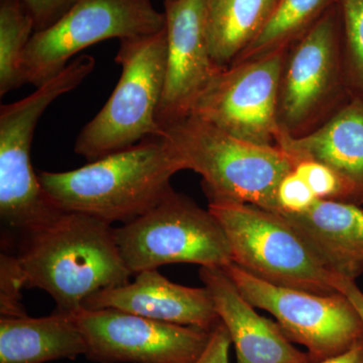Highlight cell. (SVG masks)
<instances>
[{
  "label": "cell",
  "instance_id": "7",
  "mask_svg": "<svg viewBox=\"0 0 363 363\" xmlns=\"http://www.w3.org/2000/svg\"><path fill=\"white\" fill-rule=\"evenodd\" d=\"M340 9L331 6L285 52L278 93L281 135L316 130L351 99L342 55Z\"/></svg>",
  "mask_w": 363,
  "mask_h": 363
},
{
  "label": "cell",
  "instance_id": "24",
  "mask_svg": "<svg viewBox=\"0 0 363 363\" xmlns=\"http://www.w3.org/2000/svg\"><path fill=\"white\" fill-rule=\"evenodd\" d=\"M294 172L307 183L317 199L346 202L342 182L325 164L314 161H300L296 164Z\"/></svg>",
  "mask_w": 363,
  "mask_h": 363
},
{
  "label": "cell",
  "instance_id": "18",
  "mask_svg": "<svg viewBox=\"0 0 363 363\" xmlns=\"http://www.w3.org/2000/svg\"><path fill=\"white\" fill-rule=\"evenodd\" d=\"M87 345L74 315L56 311L0 319V363H45L86 355Z\"/></svg>",
  "mask_w": 363,
  "mask_h": 363
},
{
  "label": "cell",
  "instance_id": "19",
  "mask_svg": "<svg viewBox=\"0 0 363 363\" xmlns=\"http://www.w3.org/2000/svg\"><path fill=\"white\" fill-rule=\"evenodd\" d=\"M279 0H205V33L215 65L225 69L252 44Z\"/></svg>",
  "mask_w": 363,
  "mask_h": 363
},
{
  "label": "cell",
  "instance_id": "23",
  "mask_svg": "<svg viewBox=\"0 0 363 363\" xmlns=\"http://www.w3.org/2000/svg\"><path fill=\"white\" fill-rule=\"evenodd\" d=\"M26 288L25 272L18 257L2 253L0 259V314L18 317L26 314L21 304V290Z\"/></svg>",
  "mask_w": 363,
  "mask_h": 363
},
{
  "label": "cell",
  "instance_id": "14",
  "mask_svg": "<svg viewBox=\"0 0 363 363\" xmlns=\"http://www.w3.org/2000/svg\"><path fill=\"white\" fill-rule=\"evenodd\" d=\"M83 308L116 309L207 332L213 330L221 322L206 286L178 285L162 276L157 269L138 272L133 283L98 291L86 298Z\"/></svg>",
  "mask_w": 363,
  "mask_h": 363
},
{
  "label": "cell",
  "instance_id": "15",
  "mask_svg": "<svg viewBox=\"0 0 363 363\" xmlns=\"http://www.w3.org/2000/svg\"><path fill=\"white\" fill-rule=\"evenodd\" d=\"M200 279L213 298L217 314L230 334L238 363H313L278 323L260 316L220 267H200Z\"/></svg>",
  "mask_w": 363,
  "mask_h": 363
},
{
  "label": "cell",
  "instance_id": "10",
  "mask_svg": "<svg viewBox=\"0 0 363 363\" xmlns=\"http://www.w3.org/2000/svg\"><path fill=\"white\" fill-rule=\"evenodd\" d=\"M224 271L248 302L278 320L286 337L307 348L313 363L350 350L363 339V323L341 293L318 295L274 285L231 262Z\"/></svg>",
  "mask_w": 363,
  "mask_h": 363
},
{
  "label": "cell",
  "instance_id": "1",
  "mask_svg": "<svg viewBox=\"0 0 363 363\" xmlns=\"http://www.w3.org/2000/svg\"><path fill=\"white\" fill-rule=\"evenodd\" d=\"M185 166L166 138H150L68 172L40 171L45 195L62 212L112 224L135 220L174 192Z\"/></svg>",
  "mask_w": 363,
  "mask_h": 363
},
{
  "label": "cell",
  "instance_id": "20",
  "mask_svg": "<svg viewBox=\"0 0 363 363\" xmlns=\"http://www.w3.org/2000/svg\"><path fill=\"white\" fill-rule=\"evenodd\" d=\"M333 1L279 0L257 37L233 64L286 50L333 6Z\"/></svg>",
  "mask_w": 363,
  "mask_h": 363
},
{
  "label": "cell",
  "instance_id": "3",
  "mask_svg": "<svg viewBox=\"0 0 363 363\" xmlns=\"http://www.w3.org/2000/svg\"><path fill=\"white\" fill-rule=\"evenodd\" d=\"M162 130L185 169L202 177L209 202L248 203L279 211V184L297 164L285 150L247 142L194 116Z\"/></svg>",
  "mask_w": 363,
  "mask_h": 363
},
{
  "label": "cell",
  "instance_id": "25",
  "mask_svg": "<svg viewBox=\"0 0 363 363\" xmlns=\"http://www.w3.org/2000/svg\"><path fill=\"white\" fill-rule=\"evenodd\" d=\"M317 198L307 183L295 172H291L281 180L278 189L279 212L297 213L314 204Z\"/></svg>",
  "mask_w": 363,
  "mask_h": 363
},
{
  "label": "cell",
  "instance_id": "2",
  "mask_svg": "<svg viewBox=\"0 0 363 363\" xmlns=\"http://www.w3.org/2000/svg\"><path fill=\"white\" fill-rule=\"evenodd\" d=\"M111 224L89 215L61 212L23 233L16 255L26 288L45 291L57 311L76 314L88 297L130 281Z\"/></svg>",
  "mask_w": 363,
  "mask_h": 363
},
{
  "label": "cell",
  "instance_id": "28",
  "mask_svg": "<svg viewBox=\"0 0 363 363\" xmlns=\"http://www.w3.org/2000/svg\"><path fill=\"white\" fill-rule=\"evenodd\" d=\"M334 288L337 292L345 296L350 301L351 304L354 306L358 314L362 318L363 323V293L355 284V281L336 276Z\"/></svg>",
  "mask_w": 363,
  "mask_h": 363
},
{
  "label": "cell",
  "instance_id": "8",
  "mask_svg": "<svg viewBox=\"0 0 363 363\" xmlns=\"http://www.w3.org/2000/svg\"><path fill=\"white\" fill-rule=\"evenodd\" d=\"M113 233L131 276L177 262L220 269L233 262L226 234L214 215L175 191Z\"/></svg>",
  "mask_w": 363,
  "mask_h": 363
},
{
  "label": "cell",
  "instance_id": "16",
  "mask_svg": "<svg viewBox=\"0 0 363 363\" xmlns=\"http://www.w3.org/2000/svg\"><path fill=\"white\" fill-rule=\"evenodd\" d=\"M278 145L296 162L314 161L328 167L342 182L346 202L363 205L362 102L351 98L328 121L307 135L298 138L279 135Z\"/></svg>",
  "mask_w": 363,
  "mask_h": 363
},
{
  "label": "cell",
  "instance_id": "21",
  "mask_svg": "<svg viewBox=\"0 0 363 363\" xmlns=\"http://www.w3.org/2000/svg\"><path fill=\"white\" fill-rule=\"evenodd\" d=\"M35 32L25 0H0V96L26 84L23 54Z\"/></svg>",
  "mask_w": 363,
  "mask_h": 363
},
{
  "label": "cell",
  "instance_id": "9",
  "mask_svg": "<svg viewBox=\"0 0 363 363\" xmlns=\"http://www.w3.org/2000/svg\"><path fill=\"white\" fill-rule=\"evenodd\" d=\"M164 28V13L150 0H77L57 23L33 33L23 54V80L39 87L90 45L145 37Z\"/></svg>",
  "mask_w": 363,
  "mask_h": 363
},
{
  "label": "cell",
  "instance_id": "22",
  "mask_svg": "<svg viewBox=\"0 0 363 363\" xmlns=\"http://www.w3.org/2000/svg\"><path fill=\"white\" fill-rule=\"evenodd\" d=\"M344 74L350 97L363 104V0H339Z\"/></svg>",
  "mask_w": 363,
  "mask_h": 363
},
{
  "label": "cell",
  "instance_id": "29",
  "mask_svg": "<svg viewBox=\"0 0 363 363\" xmlns=\"http://www.w3.org/2000/svg\"><path fill=\"white\" fill-rule=\"evenodd\" d=\"M318 363H363V339L342 354Z\"/></svg>",
  "mask_w": 363,
  "mask_h": 363
},
{
  "label": "cell",
  "instance_id": "6",
  "mask_svg": "<svg viewBox=\"0 0 363 363\" xmlns=\"http://www.w3.org/2000/svg\"><path fill=\"white\" fill-rule=\"evenodd\" d=\"M208 209L223 228L233 262L241 269L274 285L318 295L338 293L336 274L278 212L233 201L209 202Z\"/></svg>",
  "mask_w": 363,
  "mask_h": 363
},
{
  "label": "cell",
  "instance_id": "4",
  "mask_svg": "<svg viewBox=\"0 0 363 363\" xmlns=\"http://www.w3.org/2000/svg\"><path fill=\"white\" fill-rule=\"evenodd\" d=\"M166 28L145 37L121 40L116 62L121 75L106 104L77 136L75 152L93 162L160 138L157 121L166 78Z\"/></svg>",
  "mask_w": 363,
  "mask_h": 363
},
{
  "label": "cell",
  "instance_id": "11",
  "mask_svg": "<svg viewBox=\"0 0 363 363\" xmlns=\"http://www.w3.org/2000/svg\"><path fill=\"white\" fill-rule=\"evenodd\" d=\"M286 50L217 72L189 116L247 142L278 145L279 83Z\"/></svg>",
  "mask_w": 363,
  "mask_h": 363
},
{
  "label": "cell",
  "instance_id": "17",
  "mask_svg": "<svg viewBox=\"0 0 363 363\" xmlns=\"http://www.w3.org/2000/svg\"><path fill=\"white\" fill-rule=\"evenodd\" d=\"M302 235L320 262L336 276L355 281L363 274V208L317 199L297 213L278 212Z\"/></svg>",
  "mask_w": 363,
  "mask_h": 363
},
{
  "label": "cell",
  "instance_id": "27",
  "mask_svg": "<svg viewBox=\"0 0 363 363\" xmlns=\"http://www.w3.org/2000/svg\"><path fill=\"white\" fill-rule=\"evenodd\" d=\"M233 344L225 325L219 323L212 330L209 342L198 359L193 363H229V350Z\"/></svg>",
  "mask_w": 363,
  "mask_h": 363
},
{
  "label": "cell",
  "instance_id": "26",
  "mask_svg": "<svg viewBox=\"0 0 363 363\" xmlns=\"http://www.w3.org/2000/svg\"><path fill=\"white\" fill-rule=\"evenodd\" d=\"M25 2L35 21V32H40L57 23L77 0H25Z\"/></svg>",
  "mask_w": 363,
  "mask_h": 363
},
{
  "label": "cell",
  "instance_id": "5",
  "mask_svg": "<svg viewBox=\"0 0 363 363\" xmlns=\"http://www.w3.org/2000/svg\"><path fill=\"white\" fill-rule=\"evenodd\" d=\"M95 68L82 55L37 87L32 94L0 107V215L21 234L44 225L61 213L50 201L30 162L33 133L45 109L76 89Z\"/></svg>",
  "mask_w": 363,
  "mask_h": 363
},
{
  "label": "cell",
  "instance_id": "13",
  "mask_svg": "<svg viewBox=\"0 0 363 363\" xmlns=\"http://www.w3.org/2000/svg\"><path fill=\"white\" fill-rule=\"evenodd\" d=\"M205 0H164L167 51L160 125L189 116L193 104L220 71L211 58L205 33Z\"/></svg>",
  "mask_w": 363,
  "mask_h": 363
},
{
  "label": "cell",
  "instance_id": "12",
  "mask_svg": "<svg viewBox=\"0 0 363 363\" xmlns=\"http://www.w3.org/2000/svg\"><path fill=\"white\" fill-rule=\"evenodd\" d=\"M74 318L85 338L86 357L100 363H193L212 332L116 309L83 308Z\"/></svg>",
  "mask_w": 363,
  "mask_h": 363
}]
</instances>
